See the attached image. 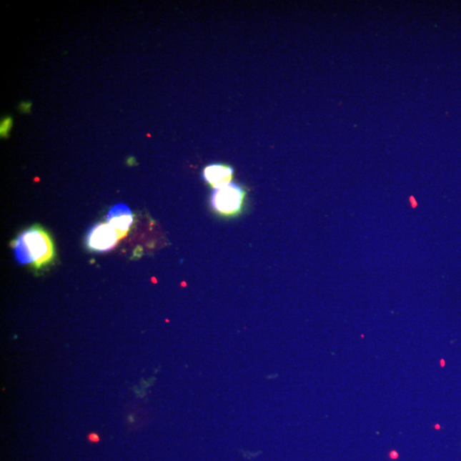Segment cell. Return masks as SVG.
Segmentation results:
<instances>
[{"mask_svg": "<svg viewBox=\"0 0 461 461\" xmlns=\"http://www.w3.org/2000/svg\"><path fill=\"white\" fill-rule=\"evenodd\" d=\"M16 260L21 264H31L36 267L49 263L54 257V249L51 238L39 227H33L21 234L14 243Z\"/></svg>", "mask_w": 461, "mask_h": 461, "instance_id": "6da1fadb", "label": "cell"}, {"mask_svg": "<svg viewBox=\"0 0 461 461\" xmlns=\"http://www.w3.org/2000/svg\"><path fill=\"white\" fill-rule=\"evenodd\" d=\"M244 189L235 183L214 188L210 197V206L219 214L230 217L238 214L243 207Z\"/></svg>", "mask_w": 461, "mask_h": 461, "instance_id": "7a4b0ae2", "label": "cell"}, {"mask_svg": "<svg viewBox=\"0 0 461 461\" xmlns=\"http://www.w3.org/2000/svg\"><path fill=\"white\" fill-rule=\"evenodd\" d=\"M121 237L109 223H100L91 228L86 243L94 252H104L115 247Z\"/></svg>", "mask_w": 461, "mask_h": 461, "instance_id": "3957f363", "label": "cell"}, {"mask_svg": "<svg viewBox=\"0 0 461 461\" xmlns=\"http://www.w3.org/2000/svg\"><path fill=\"white\" fill-rule=\"evenodd\" d=\"M107 223L119 234L121 238L129 232L134 222L133 214L125 204H117L108 214Z\"/></svg>", "mask_w": 461, "mask_h": 461, "instance_id": "277c9868", "label": "cell"}, {"mask_svg": "<svg viewBox=\"0 0 461 461\" xmlns=\"http://www.w3.org/2000/svg\"><path fill=\"white\" fill-rule=\"evenodd\" d=\"M232 174H234V170L230 167L212 164L206 167L203 177L204 181L212 184L214 188H218L231 183Z\"/></svg>", "mask_w": 461, "mask_h": 461, "instance_id": "5b68a950", "label": "cell"}, {"mask_svg": "<svg viewBox=\"0 0 461 461\" xmlns=\"http://www.w3.org/2000/svg\"><path fill=\"white\" fill-rule=\"evenodd\" d=\"M12 127V119L11 117L4 118L1 122V125H0V134L2 137H6V136L10 133Z\"/></svg>", "mask_w": 461, "mask_h": 461, "instance_id": "8992f818", "label": "cell"}, {"mask_svg": "<svg viewBox=\"0 0 461 461\" xmlns=\"http://www.w3.org/2000/svg\"><path fill=\"white\" fill-rule=\"evenodd\" d=\"M20 108L21 109V111L24 113L29 112L30 108H31V104L24 102L20 105Z\"/></svg>", "mask_w": 461, "mask_h": 461, "instance_id": "52a82bcc", "label": "cell"}, {"mask_svg": "<svg viewBox=\"0 0 461 461\" xmlns=\"http://www.w3.org/2000/svg\"><path fill=\"white\" fill-rule=\"evenodd\" d=\"M89 440L92 442H98L100 441V437L98 436V435L91 433L89 436Z\"/></svg>", "mask_w": 461, "mask_h": 461, "instance_id": "ba28073f", "label": "cell"}]
</instances>
